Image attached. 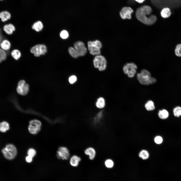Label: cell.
<instances>
[{
	"label": "cell",
	"instance_id": "obj_1",
	"mask_svg": "<svg viewBox=\"0 0 181 181\" xmlns=\"http://www.w3.org/2000/svg\"><path fill=\"white\" fill-rule=\"evenodd\" d=\"M152 10L150 6L145 5L138 8L135 12L137 18L145 24L151 25L156 21L157 18L154 15L151 14Z\"/></svg>",
	"mask_w": 181,
	"mask_h": 181
},
{
	"label": "cell",
	"instance_id": "obj_2",
	"mask_svg": "<svg viewBox=\"0 0 181 181\" xmlns=\"http://www.w3.org/2000/svg\"><path fill=\"white\" fill-rule=\"evenodd\" d=\"M137 78L140 83L144 85H149L157 82L156 79L152 77L150 72L146 69H142L140 73H138Z\"/></svg>",
	"mask_w": 181,
	"mask_h": 181
},
{
	"label": "cell",
	"instance_id": "obj_3",
	"mask_svg": "<svg viewBox=\"0 0 181 181\" xmlns=\"http://www.w3.org/2000/svg\"><path fill=\"white\" fill-rule=\"evenodd\" d=\"M4 157L7 159L12 160L16 156L17 151L16 148L11 144L7 145L2 151Z\"/></svg>",
	"mask_w": 181,
	"mask_h": 181
},
{
	"label": "cell",
	"instance_id": "obj_4",
	"mask_svg": "<svg viewBox=\"0 0 181 181\" xmlns=\"http://www.w3.org/2000/svg\"><path fill=\"white\" fill-rule=\"evenodd\" d=\"M88 48L90 53L93 55H99L101 53L100 49L102 47V43L99 40L89 41L87 43Z\"/></svg>",
	"mask_w": 181,
	"mask_h": 181
},
{
	"label": "cell",
	"instance_id": "obj_5",
	"mask_svg": "<svg viewBox=\"0 0 181 181\" xmlns=\"http://www.w3.org/2000/svg\"><path fill=\"white\" fill-rule=\"evenodd\" d=\"M94 67L98 68L100 71H103L105 69L107 66L106 60L103 56L100 55L96 56L93 61Z\"/></svg>",
	"mask_w": 181,
	"mask_h": 181
},
{
	"label": "cell",
	"instance_id": "obj_6",
	"mask_svg": "<svg viewBox=\"0 0 181 181\" xmlns=\"http://www.w3.org/2000/svg\"><path fill=\"white\" fill-rule=\"evenodd\" d=\"M137 66L133 62L127 63L123 66V70L124 74L127 75L129 78L134 77L137 72Z\"/></svg>",
	"mask_w": 181,
	"mask_h": 181
},
{
	"label": "cell",
	"instance_id": "obj_7",
	"mask_svg": "<svg viewBox=\"0 0 181 181\" xmlns=\"http://www.w3.org/2000/svg\"><path fill=\"white\" fill-rule=\"evenodd\" d=\"M47 51L46 46L44 44H39L32 47L30 49L31 53L33 54L36 57H38L41 55H44Z\"/></svg>",
	"mask_w": 181,
	"mask_h": 181
},
{
	"label": "cell",
	"instance_id": "obj_8",
	"mask_svg": "<svg viewBox=\"0 0 181 181\" xmlns=\"http://www.w3.org/2000/svg\"><path fill=\"white\" fill-rule=\"evenodd\" d=\"M57 153V156L58 158L63 160H68L71 155L69 149L65 146L59 147Z\"/></svg>",
	"mask_w": 181,
	"mask_h": 181
},
{
	"label": "cell",
	"instance_id": "obj_9",
	"mask_svg": "<svg viewBox=\"0 0 181 181\" xmlns=\"http://www.w3.org/2000/svg\"><path fill=\"white\" fill-rule=\"evenodd\" d=\"M28 130L29 132L32 134H35L40 130L41 123L37 120H33L29 122Z\"/></svg>",
	"mask_w": 181,
	"mask_h": 181
},
{
	"label": "cell",
	"instance_id": "obj_10",
	"mask_svg": "<svg viewBox=\"0 0 181 181\" xmlns=\"http://www.w3.org/2000/svg\"><path fill=\"white\" fill-rule=\"evenodd\" d=\"M133 12V10L131 7H124L121 9L119 15L120 17L122 19H130L132 18V13Z\"/></svg>",
	"mask_w": 181,
	"mask_h": 181
},
{
	"label": "cell",
	"instance_id": "obj_11",
	"mask_svg": "<svg viewBox=\"0 0 181 181\" xmlns=\"http://www.w3.org/2000/svg\"><path fill=\"white\" fill-rule=\"evenodd\" d=\"M29 90V85L24 80H21L18 82L17 88V93L22 95H25L28 93Z\"/></svg>",
	"mask_w": 181,
	"mask_h": 181
},
{
	"label": "cell",
	"instance_id": "obj_12",
	"mask_svg": "<svg viewBox=\"0 0 181 181\" xmlns=\"http://www.w3.org/2000/svg\"><path fill=\"white\" fill-rule=\"evenodd\" d=\"M74 46L79 56H83L86 54L87 49L83 42L81 41H77L75 43Z\"/></svg>",
	"mask_w": 181,
	"mask_h": 181
},
{
	"label": "cell",
	"instance_id": "obj_13",
	"mask_svg": "<svg viewBox=\"0 0 181 181\" xmlns=\"http://www.w3.org/2000/svg\"><path fill=\"white\" fill-rule=\"evenodd\" d=\"M84 154L88 157V159L91 161L94 160L97 154L96 149L94 147L89 146L85 149L84 151Z\"/></svg>",
	"mask_w": 181,
	"mask_h": 181
},
{
	"label": "cell",
	"instance_id": "obj_14",
	"mask_svg": "<svg viewBox=\"0 0 181 181\" xmlns=\"http://www.w3.org/2000/svg\"><path fill=\"white\" fill-rule=\"evenodd\" d=\"M69 159L70 164L73 167L78 166L79 163L82 160L81 157L76 154H72L71 155Z\"/></svg>",
	"mask_w": 181,
	"mask_h": 181
},
{
	"label": "cell",
	"instance_id": "obj_15",
	"mask_svg": "<svg viewBox=\"0 0 181 181\" xmlns=\"http://www.w3.org/2000/svg\"><path fill=\"white\" fill-rule=\"evenodd\" d=\"M11 17V14L8 11L5 10L0 12V18L3 22H5L10 19Z\"/></svg>",
	"mask_w": 181,
	"mask_h": 181
},
{
	"label": "cell",
	"instance_id": "obj_16",
	"mask_svg": "<svg viewBox=\"0 0 181 181\" xmlns=\"http://www.w3.org/2000/svg\"><path fill=\"white\" fill-rule=\"evenodd\" d=\"M161 16L163 18H166L169 17L171 14L170 9L168 7H165L161 10L160 12Z\"/></svg>",
	"mask_w": 181,
	"mask_h": 181
},
{
	"label": "cell",
	"instance_id": "obj_17",
	"mask_svg": "<svg viewBox=\"0 0 181 181\" xmlns=\"http://www.w3.org/2000/svg\"><path fill=\"white\" fill-rule=\"evenodd\" d=\"M4 31L8 34H11L15 29L14 26L12 24H9L5 25L3 27Z\"/></svg>",
	"mask_w": 181,
	"mask_h": 181
},
{
	"label": "cell",
	"instance_id": "obj_18",
	"mask_svg": "<svg viewBox=\"0 0 181 181\" xmlns=\"http://www.w3.org/2000/svg\"><path fill=\"white\" fill-rule=\"evenodd\" d=\"M105 105V101L103 97H101L98 99L96 103V107L98 108L101 109L103 108Z\"/></svg>",
	"mask_w": 181,
	"mask_h": 181
},
{
	"label": "cell",
	"instance_id": "obj_19",
	"mask_svg": "<svg viewBox=\"0 0 181 181\" xmlns=\"http://www.w3.org/2000/svg\"><path fill=\"white\" fill-rule=\"evenodd\" d=\"M43 27L42 22L40 21H38L35 22L32 27L33 29L37 32H39L42 30Z\"/></svg>",
	"mask_w": 181,
	"mask_h": 181
},
{
	"label": "cell",
	"instance_id": "obj_20",
	"mask_svg": "<svg viewBox=\"0 0 181 181\" xmlns=\"http://www.w3.org/2000/svg\"><path fill=\"white\" fill-rule=\"evenodd\" d=\"M9 128V124L7 122L4 121L0 123V131L1 132H5Z\"/></svg>",
	"mask_w": 181,
	"mask_h": 181
},
{
	"label": "cell",
	"instance_id": "obj_21",
	"mask_svg": "<svg viewBox=\"0 0 181 181\" xmlns=\"http://www.w3.org/2000/svg\"><path fill=\"white\" fill-rule=\"evenodd\" d=\"M158 115L160 119H165L168 117L169 114L168 112L166 110L163 109L159 111Z\"/></svg>",
	"mask_w": 181,
	"mask_h": 181
},
{
	"label": "cell",
	"instance_id": "obj_22",
	"mask_svg": "<svg viewBox=\"0 0 181 181\" xmlns=\"http://www.w3.org/2000/svg\"><path fill=\"white\" fill-rule=\"evenodd\" d=\"M0 46L2 49L4 50H7L10 48L11 44L10 42L7 40H3L1 43Z\"/></svg>",
	"mask_w": 181,
	"mask_h": 181
},
{
	"label": "cell",
	"instance_id": "obj_23",
	"mask_svg": "<svg viewBox=\"0 0 181 181\" xmlns=\"http://www.w3.org/2000/svg\"><path fill=\"white\" fill-rule=\"evenodd\" d=\"M145 107L146 109L148 111L153 110L155 108L154 103L151 100H149L145 104Z\"/></svg>",
	"mask_w": 181,
	"mask_h": 181
},
{
	"label": "cell",
	"instance_id": "obj_24",
	"mask_svg": "<svg viewBox=\"0 0 181 181\" xmlns=\"http://www.w3.org/2000/svg\"><path fill=\"white\" fill-rule=\"evenodd\" d=\"M68 52L70 55L74 58H77L79 56L77 52L73 47H70L69 48Z\"/></svg>",
	"mask_w": 181,
	"mask_h": 181
},
{
	"label": "cell",
	"instance_id": "obj_25",
	"mask_svg": "<svg viewBox=\"0 0 181 181\" xmlns=\"http://www.w3.org/2000/svg\"><path fill=\"white\" fill-rule=\"evenodd\" d=\"M105 166L108 168H112L114 165L113 161L110 158L106 159L104 162Z\"/></svg>",
	"mask_w": 181,
	"mask_h": 181
},
{
	"label": "cell",
	"instance_id": "obj_26",
	"mask_svg": "<svg viewBox=\"0 0 181 181\" xmlns=\"http://www.w3.org/2000/svg\"><path fill=\"white\" fill-rule=\"evenodd\" d=\"M139 157L143 160L147 159L149 157V154L148 152L145 150L141 151L139 154Z\"/></svg>",
	"mask_w": 181,
	"mask_h": 181
},
{
	"label": "cell",
	"instance_id": "obj_27",
	"mask_svg": "<svg viewBox=\"0 0 181 181\" xmlns=\"http://www.w3.org/2000/svg\"><path fill=\"white\" fill-rule=\"evenodd\" d=\"M12 56L16 60H18L20 57L21 54L19 51L17 50H13L11 53Z\"/></svg>",
	"mask_w": 181,
	"mask_h": 181
},
{
	"label": "cell",
	"instance_id": "obj_28",
	"mask_svg": "<svg viewBox=\"0 0 181 181\" xmlns=\"http://www.w3.org/2000/svg\"><path fill=\"white\" fill-rule=\"evenodd\" d=\"M174 115L175 117H179L181 116V107L177 106L174 108L173 110Z\"/></svg>",
	"mask_w": 181,
	"mask_h": 181
},
{
	"label": "cell",
	"instance_id": "obj_29",
	"mask_svg": "<svg viewBox=\"0 0 181 181\" xmlns=\"http://www.w3.org/2000/svg\"><path fill=\"white\" fill-rule=\"evenodd\" d=\"M175 53L176 56L181 57V43L176 45L175 50Z\"/></svg>",
	"mask_w": 181,
	"mask_h": 181
},
{
	"label": "cell",
	"instance_id": "obj_30",
	"mask_svg": "<svg viewBox=\"0 0 181 181\" xmlns=\"http://www.w3.org/2000/svg\"><path fill=\"white\" fill-rule=\"evenodd\" d=\"M7 55L5 51L0 48V61L2 62L5 60L6 58Z\"/></svg>",
	"mask_w": 181,
	"mask_h": 181
},
{
	"label": "cell",
	"instance_id": "obj_31",
	"mask_svg": "<svg viewBox=\"0 0 181 181\" xmlns=\"http://www.w3.org/2000/svg\"><path fill=\"white\" fill-rule=\"evenodd\" d=\"M60 36L62 38L64 39H66L68 37L69 33L67 30H63L61 32Z\"/></svg>",
	"mask_w": 181,
	"mask_h": 181
},
{
	"label": "cell",
	"instance_id": "obj_32",
	"mask_svg": "<svg viewBox=\"0 0 181 181\" xmlns=\"http://www.w3.org/2000/svg\"><path fill=\"white\" fill-rule=\"evenodd\" d=\"M27 153L28 155L33 158L36 155V152L34 149L30 148L28 150Z\"/></svg>",
	"mask_w": 181,
	"mask_h": 181
},
{
	"label": "cell",
	"instance_id": "obj_33",
	"mask_svg": "<svg viewBox=\"0 0 181 181\" xmlns=\"http://www.w3.org/2000/svg\"><path fill=\"white\" fill-rule=\"evenodd\" d=\"M154 141L156 143L159 144H161L162 142L163 139L161 136H157L155 138Z\"/></svg>",
	"mask_w": 181,
	"mask_h": 181
},
{
	"label": "cell",
	"instance_id": "obj_34",
	"mask_svg": "<svg viewBox=\"0 0 181 181\" xmlns=\"http://www.w3.org/2000/svg\"><path fill=\"white\" fill-rule=\"evenodd\" d=\"M77 80V77L75 75H72L70 76L69 78V82L71 84L74 83L76 82Z\"/></svg>",
	"mask_w": 181,
	"mask_h": 181
},
{
	"label": "cell",
	"instance_id": "obj_35",
	"mask_svg": "<svg viewBox=\"0 0 181 181\" xmlns=\"http://www.w3.org/2000/svg\"><path fill=\"white\" fill-rule=\"evenodd\" d=\"M32 157L28 155L25 158L26 161L28 163H30L32 161Z\"/></svg>",
	"mask_w": 181,
	"mask_h": 181
},
{
	"label": "cell",
	"instance_id": "obj_36",
	"mask_svg": "<svg viewBox=\"0 0 181 181\" xmlns=\"http://www.w3.org/2000/svg\"><path fill=\"white\" fill-rule=\"evenodd\" d=\"M136 2L142 4L146 0H134Z\"/></svg>",
	"mask_w": 181,
	"mask_h": 181
},
{
	"label": "cell",
	"instance_id": "obj_37",
	"mask_svg": "<svg viewBox=\"0 0 181 181\" xmlns=\"http://www.w3.org/2000/svg\"><path fill=\"white\" fill-rule=\"evenodd\" d=\"M3 0H0V1H3Z\"/></svg>",
	"mask_w": 181,
	"mask_h": 181
},
{
	"label": "cell",
	"instance_id": "obj_38",
	"mask_svg": "<svg viewBox=\"0 0 181 181\" xmlns=\"http://www.w3.org/2000/svg\"><path fill=\"white\" fill-rule=\"evenodd\" d=\"M1 62L0 61V63Z\"/></svg>",
	"mask_w": 181,
	"mask_h": 181
}]
</instances>
